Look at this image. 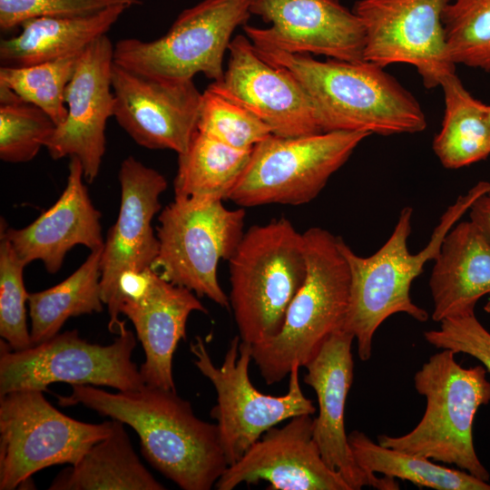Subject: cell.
Returning a JSON list of instances; mask_svg holds the SVG:
<instances>
[{
    "label": "cell",
    "instance_id": "obj_1",
    "mask_svg": "<svg viewBox=\"0 0 490 490\" xmlns=\"http://www.w3.org/2000/svg\"><path fill=\"white\" fill-rule=\"evenodd\" d=\"M56 397L61 407L82 405L131 426L145 459L183 490L211 489L229 466L217 424L197 417L176 390L144 385L110 393L72 385L69 396Z\"/></svg>",
    "mask_w": 490,
    "mask_h": 490
},
{
    "label": "cell",
    "instance_id": "obj_2",
    "mask_svg": "<svg viewBox=\"0 0 490 490\" xmlns=\"http://www.w3.org/2000/svg\"><path fill=\"white\" fill-rule=\"evenodd\" d=\"M253 45L266 61L288 70L299 81L322 132L389 136L416 133L426 127L420 103L384 67L366 60L319 61L310 54Z\"/></svg>",
    "mask_w": 490,
    "mask_h": 490
},
{
    "label": "cell",
    "instance_id": "obj_3",
    "mask_svg": "<svg viewBox=\"0 0 490 490\" xmlns=\"http://www.w3.org/2000/svg\"><path fill=\"white\" fill-rule=\"evenodd\" d=\"M490 191V182L481 181L460 195L443 213L428 243L417 253L407 247L413 209L404 207L387 240L374 254L361 257L339 238V248L350 270V295L343 329L354 336L361 360L371 358L373 337L390 316L404 313L425 322L428 313L410 297L413 281L425 265L437 257L443 240L473 202Z\"/></svg>",
    "mask_w": 490,
    "mask_h": 490
},
{
    "label": "cell",
    "instance_id": "obj_4",
    "mask_svg": "<svg viewBox=\"0 0 490 490\" xmlns=\"http://www.w3.org/2000/svg\"><path fill=\"white\" fill-rule=\"evenodd\" d=\"M307 260L304 282L274 338L251 346L252 361L267 385L305 367L323 343L343 328L350 295V270L339 238L312 227L303 232Z\"/></svg>",
    "mask_w": 490,
    "mask_h": 490
},
{
    "label": "cell",
    "instance_id": "obj_5",
    "mask_svg": "<svg viewBox=\"0 0 490 490\" xmlns=\"http://www.w3.org/2000/svg\"><path fill=\"white\" fill-rule=\"evenodd\" d=\"M456 353L442 349L432 355L414 376L416 391L426 398L418 424L408 433L380 435L377 442L389 448L421 456L488 481L489 472L475 453V416L490 402V381L485 367L463 368Z\"/></svg>",
    "mask_w": 490,
    "mask_h": 490
},
{
    "label": "cell",
    "instance_id": "obj_6",
    "mask_svg": "<svg viewBox=\"0 0 490 490\" xmlns=\"http://www.w3.org/2000/svg\"><path fill=\"white\" fill-rule=\"evenodd\" d=\"M230 306L240 341L274 338L307 274L303 233L286 218L254 225L229 260Z\"/></svg>",
    "mask_w": 490,
    "mask_h": 490
},
{
    "label": "cell",
    "instance_id": "obj_7",
    "mask_svg": "<svg viewBox=\"0 0 490 490\" xmlns=\"http://www.w3.org/2000/svg\"><path fill=\"white\" fill-rule=\"evenodd\" d=\"M245 215L242 207L230 210L222 201L174 197L159 215V250L151 269L167 281L229 308L218 265L238 248Z\"/></svg>",
    "mask_w": 490,
    "mask_h": 490
},
{
    "label": "cell",
    "instance_id": "obj_8",
    "mask_svg": "<svg viewBox=\"0 0 490 490\" xmlns=\"http://www.w3.org/2000/svg\"><path fill=\"white\" fill-rule=\"evenodd\" d=\"M368 136L344 131L295 137L271 134L252 149L228 200L242 208L310 202Z\"/></svg>",
    "mask_w": 490,
    "mask_h": 490
},
{
    "label": "cell",
    "instance_id": "obj_9",
    "mask_svg": "<svg viewBox=\"0 0 490 490\" xmlns=\"http://www.w3.org/2000/svg\"><path fill=\"white\" fill-rule=\"evenodd\" d=\"M43 392L18 389L0 396V490L26 485L44 468L76 464L112 430V420L91 424L64 415Z\"/></svg>",
    "mask_w": 490,
    "mask_h": 490
},
{
    "label": "cell",
    "instance_id": "obj_10",
    "mask_svg": "<svg viewBox=\"0 0 490 490\" xmlns=\"http://www.w3.org/2000/svg\"><path fill=\"white\" fill-rule=\"evenodd\" d=\"M250 5V0H202L183 10L160 38L119 40L114 63L161 80H193L201 73L218 81L233 32L251 15Z\"/></svg>",
    "mask_w": 490,
    "mask_h": 490
},
{
    "label": "cell",
    "instance_id": "obj_11",
    "mask_svg": "<svg viewBox=\"0 0 490 490\" xmlns=\"http://www.w3.org/2000/svg\"><path fill=\"white\" fill-rule=\"evenodd\" d=\"M199 371L213 385L217 403L211 416L217 421L220 443L229 466L270 428L299 415H313L316 407L302 392L299 366L289 375V388L282 396L256 389L249 377L251 345L236 335L229 343L222 365H214L205 341L197 336L190 345Z\"/></svg>",
    "mask_w": 490,
    "mask_h": 490
},
{
    "label": "cell",
    "instance_id": "obj_12",
    "mask_svg": "<svg viewBox=\"0 0 490 490\" xmlns=\"http://www.w3.org/2000/svg\"><path fill=\"white\" fill-rule=\"evenodd\" d=\"M136 338L126 326L109 345L90 343L77 329L23 350H12L0 342V396L18 389L47 391L49 385L110 387L134 391L145 384L132 355Z\"/></svg>",
    "mask_w": 490,
    "mask_h": 490
},
{
    "label": "cell",
    "instance_id": "obj_13",
    "mask_svg": "<svg viewBox=\"0 0 490 490\" xmlns=\"http://www.w3.org/2000/svg\"><path fill=\"white\" fill-rule=\"evenodd\" d=\"M449 0H358L353 12L365 34L364 60L381 67L414 66L427 89L456 72L449 57L443 13Z\"/></svg>",
    "mask_w": 490,
    "mask_h": 490
},
{
    "label": "cell",
    "instance_id": "obj_14",
    "mask_svg": "<svg viewBox=\"0 0 490 490\" xmlns=\"http://www.w3.org/2000/svg\"><path fill=\"white\" fill-rule=\"evenodd\" d=\"M113 117L140 146L185 152L197 132L202 93L193 80L150 77L113 62Z\"/></svg>",
    "mask_w": 490,
    "mask_h": 490
},
{
    "label": "cell",
    "instance_id": "obj_15",
    "mask_svg": "<svg viewBox=\"0 0 490 490\" xmlns=\"http://www.w3.org/2000/svg\"><path fill=\"white\" fill-rule=\"evenodd\" d=\"M121 205L115 223L104 240L101 257V295L109 313L108 329L119 334L125 320L115 316L117 282L127 270L151 268L159 250L152 221L161 209L167 188L165 177L132 156L125 158L118 173Z\"/></svg>",
    "mask_w": 490,
    "mask_h": 490
},
{
    "label": "cell",
    "instance_id": "obj_16",
    "mask_svg": "<svg viewBox=\"0 0 490 490\" xmlns=\"http://www.w3.org/2000/svg\"><path fill=\"white\" fill-rule=\"evenodd\" d=\"M250 11L270 24L266 28L243 25L253 44L342 61L364 60L362 23L339 0H250Z\"/></svg>",
    "mask_w": 490,
    "mask_h": 490
},
{
    "label": "cell",
    "instance_id": "obj_17",
    "mask_svg": "<svg viewBox=\"0 0 490 490\" xmlns=\"http://www.w3.org/2000/svg\"><path fill=\"white\" fill-rule=\"evenodd\" d=\"M228 51L227 68L209 89L250 111L274 135L322 132L308 94L290 72L266 61L242 34Z\"/></svg>",
    "mask_w": 490,
    "mask_h": 490
},
{
    "label": "cell",
    "instance_id": "obj_18",
    "mask_svg": "<svg viewBox=\"0 0 490 490\" xmlns=\"http://www.w3.org/2000/svg\"><path fill=\"white\" fill-rule=\"evenodd\" d=\"M113 51L106 34L83 51L64 92L66 119L56 125L44 146L54 160L77 157L89 183L99 174L106 149V124L113 116Z\"/></svg>",
    "mask_w": 490,
    "mask_h": 490
},
{
    "label": "cell",
    "instance_id": "obj_19",
    "mask_svg": "<svg viewBox=\"0 0 490 490\" xmlns=\"http://www.w3.org/2000/svg\"><path fill=\"white\" fill-rule=\"evenodd\" d=\"M314 418L299 415L267 430L216 482L217 490L269 483V490H351L324 461L313 437Z\"/></svg>",
    "mask_w": 490,
    "mask_h": 490
},
{
    "label": "cell",
    "instance_id": "obj_20",
    "mask_svg": "<svg viewBox=\"0 0 490 490\" xmlns=\"http://www.w3.org/2000/svg\"><path fill=\"white\" fill-rule=\"evenodd\" d=\"M354 336L343 328L331 334L304 367V382L318 398V416L314 418L313 437L327 465L344 477L351 490L372 486L397 490L394 478L377 477L357 463L345 429V407L354 377L351 346Z\"/></svg>",
    "mask_w": 490,
    "mask_h": 490
},
{
    "label": "cell",
    "instance_id": "obj_21",
    "mask_svg": "<svg viewBox=\"0 0 490 490\" xmlns=\"http://www.w3.org/2000/svg\"><path fill=\"white\" fill-rule=\"evenodd\" d=\"M70 158L66 186L51 208L22 229L7 227L3 218L0 223V230L19 257L27 264L43 261L51 274L61 269L74 246L83 245L92 251L104 245L101 213L83 183L82 163L75 156Z\"/></svg>",
    "mask_w": 490,
    "mask_h": 490
},
{
    "label": "cell",
    "instance_id": "obj_22",
    "mask_svg": "<svg viewBox=\"0 0 490 490\" xmlns=\"http://www.w3.org/2000/svg\"><path fill=\"white\" fill-rule=\"evenodd\" d=\"M195 295L154 271L142 299L122 304L120 312L133 324L144 350L140 373L145 385L176 390L172 358L179 342L186 338L188 318L193 311L208 313Z\"/></svg>",
    "mask_w": 490,
    "mask_h": 490
},
{
    "label": "cell",
    "instance_id": "obj_23",
    "mask_svg": "<svg viewBox=\"0 0 490 490\" xmlns=\"http://www.w3.org/2000/svg\"><path fill=\"white\" fill-rule=\"evenodd\" d=\"M429 288L436 322L475 311L476 302L490 295V243L471 220L455 225L445 237Z\"/></svg>",
    "mask_w": 490,
    "mask_h": 490
},
{
    "label": "cell",
    "instance_id": "obj_24",
    "mask_svg": "<svg viewBox=\"0 0 490 490\" xmlns=\"http://www.w3.org/2000/svg\"><path fill=\"white\" fill-rule=\"evenodd\" d=\"M128 8L119 5L88 15L26 20L18 34L1 40V66H29L79 54L105 35Z\"/></svg>",
    "mask_w": 490,
    "mask_h": 490
},
{
    "label": "cell",
    "instance_id": "obj_25",
    "mask_svg": "<svg viewBox=\"0 0 490 490\" xmlns=\"http://www.w3.org/2000/svg\"><path fill=\"white\" fill-rule=\"evenodd\" d=\"M110 434L58 474L49 490H163L142 465L124 424L112 419Z\"/></svg>",
    "mask_w": 490,
    "mask_h": 490
},
{
    "label": "cell",
    "instance_id": "obj_26",
    "mask_svg": "<svg viewBox=\"0 0 490 490\" xmlns=\"http://www.w3.org/2000/svg\"><path fill=\"white\" fill-rule=\"evenodd\" d=\"M445 101L442 126L433 141L441 164L459 169L490 155L489 105L475 98L456 72L441 82Z\"/></svg>",
    "mask_w": 490,
    "mask_h": 490
},
{
    "label": "cell",
    "instance_id": "obj_27",
    "mask_svg": "<svg viewBox=\"0 0 490 490\" xmlns=\"http://www.w3.org/2000/svg\"><path fill=\"white\" fill-rule=\"evenodd\" d=\"M103 248L92 250L85 261L57 285L38 292L28 293L33 346L57 335L69 318L103 311L104 304L101 295Z\"/></svg>",
    "mask_w": 490,
    "mask_h": 490
},
{
    "label": "cell",
    "instance_id": "obj_28",
    "mask_svg": "<svg viewBox=\"0 0 490 490\" xmlns=\"http://www.w3.org/2000/svg\"><path fill=\"white\" fill-rule=\"evenodd\" d=\"M251 152L231 148L197 131L187 150L178 154L174 197L228 200Z\"/></svg>",
    "mask_w": 490,
    "mask_h": 490
},
{
    "label": "cell",
    "instance_id": "obj_29",
    "mask_svg": "<svg viewBox=\"0 0 490 490\" xmlns=\"http://www.w3.org/2000/svg\"><path fill=\"white\" fill-rule=\"evenodd\" d=\"M348 443L358 466L368 474L407 480L436 490H490V484L470 473L437 465L430 459L375 443L365 433L352 431Z\"/></svg>",
    "mask_w": 490,
    "mask_h": 490
},
{
    "label": "cell",
    "instance_id": "obj_30",
    "mask_svg": "<svg viewBox=\"0 0 490 490\" xmlns=\"http://www.w3.org/2000/svg\"><path fill=\"white\" fill-rule=\"evenodd\" d=\"M82 53L29 66H1L0 87L39 107L59 125L67 116L64 92Z\"/></svg>",
    "mask_w": 490,
    "mask_h": 490
},
{
    "label": "cell",
    "instance_id": "obj_31",
    "mask_svg": "<svg viewBox=\"0 0 490 490\" xmlns=\"http://www.w3.org/2000/svg\"><path fill=\"white\" fill-rule=\"evenodd\" d=\"M443 24L451 62L490 72V0H449Z\"/></svg>",
    "mask_w": 490,
    "mask_h": 490
},
{
    "label": "cell",
    "instance_id": "obj_32",
    "mask_svg": "<svg viewBox=\"0 0 490 490\" xmlns=\"http://www.w3.org/2000/svg\"><path fill=\"white\" fill-rule=\"evenodd\" d=\"M56 125L39 107L0 87V159L21 163L33 160Z\"/></svg>",
    "mask_w": 490,
    "mask_h": 490
},
{
    "label": "cell",
    "instance_id": "obj_33",
    "mask_svg": "<svg viewBox=\"0 0 490 490\" xmlns=\"http://www.w3.org/2000/svg\"><path fill=\"white\" fill-rule=\"evenodd\" d=\"M197 131L241 151H252L272 134L250 111L208 87L201 94Z\"/></svg>",
    "mask_w": 490,
    "mask_h": 490
},
{
    "label": "cell",
    "instance_id": "obj_34",
    "mask_svg": "<svg viewBox=\"0 0 490 490\" xmlns=\"http://www.w3.org/2000/svg\"><path fill=\"white\" fill-rule=\"evenodd\" d=\"M26 265L0 230V336L12 350L33 346L26 323L28 292L24 283Z\"/></svg>",
    "mask_w": 490,
    "mask_h": 490
},
{
    "label": "cell",
    "instance_id": "obj_35",
    "mask_svg": "<svg viewBox=\"0 0 490 490\" xmlns=\"http://www.w3.org/2000/svg\"><path fill=\"white\" fill-rule=\"evenodd\" d=\"M141 4V0H0V28L10 31L41 16L83 15L113 5Z\"/></svg>",
    "mask_w": 490,
    "mask_h": 490
},
{
    "label": "cell",
    "instance_id": "obj_36",
    "mask_svg": "<svg viewBox=\"0 0 490 490\" xmlns=\"http://www.w3.org/2000/svg\"><path fill=\"white\" fill-rule=\"evenodd\" d=\"M439 323L438 328L424 333L429 344L475 358L490 372V332L476 318L475 311L449 317Z\"/></svg>",
    "mask_w": 490,
    "mask_h": 490
},
{
    "label": "cell",
    "instance_id": "obj_37",
    "mask_svg": "<svg viewBox=\"0 0 490 490\" xmlns=\"http://www.w3.org/2000/svg\"><path fill=\"white\" fill-rule=\"evenodd\" d=\"M469 218L490 243V191L473 202L469 209Z\"/></svg>",
    "mask_w": 490,
    "mask_h": 490
},
{
    "label": "cell",
    "instance_id": "obj_38",
    "mask_svg": "<svg viewBox=\"0 0 490 490\" xmlns=\"http://www.w3.org/2000/svg\"><path fill=\"white\" fill-rule=\"evenodd\" d=\"M485 310L490 314V299L487 301L485 306L484 307Z\"/></svg>",
    "mask_w": 490,
    "mask_h": 490
},
{
    "label": "cell",
    "instance_id": "obj_39",
    "mask_svg": "<svg viewBox=\"0 0 490 490\" xmlns=\"http://www.w3.org/2000/svg\"><path fill=\"white\" fill-rule=\"evenodd\" d=\"M489 112H490V104H489Z\"/></svg>",
    "mask_w": 490,
    "mask_h": 490
}]
</instances>
